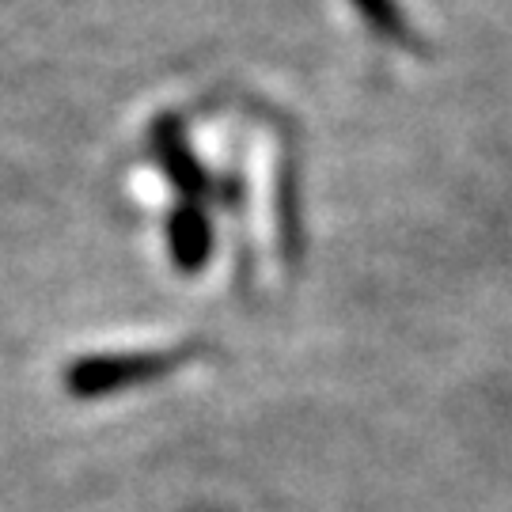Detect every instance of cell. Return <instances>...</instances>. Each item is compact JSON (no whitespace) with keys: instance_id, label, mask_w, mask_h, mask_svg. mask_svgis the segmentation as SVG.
Returning <instances> with one entry per match:
<instances>
[{"instance_id":"6da1fadb","label":"cell","mask_w":512,"mask_h":512,"mask_svg":"<svg viewBox=\"0 0 512 512\" xmlns=\"http://www.w3.org/2000/svg\"><path fill=\"white\" fill-rule=\"evenodd\" d=\"M194 349H179V353H167V349H148V353H92V357H80L65 368V391L76 399H99V395H114V391H126L137 384H156L171 376L175 368L190 361Z\"/></svg>"},{"instance_id":"7a4b0ae2","label":"cell","mask_w":512,"mask_h":512,"mask_svg":"<svg viewBox=\"0 0 512 512\" xmlns=\"http://www.w3.org/2000/svg\"><path fill=\"white\" fill-rule=\"evenodd\" d=\"M152 152H156V164L164 167L167 179L179 186L183 202H205V198H213V179L194 160V152L186 145L183 122L175 114L156 118V126H152Z\"/></svg>"},{"instance_id":"3957f363","label":"cell","mask_w":512,"mask_h":512,"mask_svg":"<svg viewBox=\"0 0 512 512\" xmlns=\"http://www.w3.org/2000/svg\"><path fill=\"white\" fill-rule=\"evenodd\" d=\"M167 247L183 274H198L213 255V220L205 202H179L167 217Z\"/></svg>"},{"instance_id":"277c9868","label":"cell","mask_w":512,"mask_h":512,"mask_svg":"<svg viewBox=\"0 0 512 512\" xmlns=\"http://www.w3.org/2000/svg\"><path fill=\"white\" fill-rule=\"evenodd\" d=\"M357 12L365 16V23L384 35L387 42H399V46H414V35H410V23L399 12V0H353Z\"/></svg>"}]
</instances>
